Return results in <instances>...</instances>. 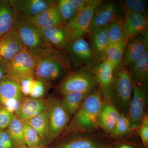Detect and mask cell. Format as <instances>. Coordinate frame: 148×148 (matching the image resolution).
Returning <instances> with one entry per match:
<instances>
[{
	"mask_svg": "<svg viewBox=\"0 0 148 148\" xmlns=\"http://www.w3.org/2000/svg\"><path fill=\"white\" fill-rule=\"evenodd\" d=\"M7 132L16 147H26L24 140V122L13 114Z\"/></svg>",
	"mask_w": 148,
	"mask_h": 148,
	"instance_id": "27",
	"label": "cell"
},
{
	"mask_svg": "<svg viewBox=\"0 0 148 148\" xmlns=\"http://www.w3.org/2000/svg\"><path fill=\"white\" fill-rule=\"evenodd\" d=\"M65 50L69 54L72 67L75 70L90 71L99 62L90 42L84 37L72 40Z\"/></svg>",
	"mask_w": 148,
	"mask_h": 148,
	"instance_id": "5",
	"label": "cell"
},
{
	"mask_svg": "<svg viewBox=\"0 0 148 148\" xmlns=\"http://www.w3.org/2000/svg\"><path fill=\"white\" fill-rule=\"evenodd\" d=\"M52 0H11L16 13L30 21L38 14L57 2Z\"/></svg>",
	"mask_w": 148,
	"mask_h": 148,
	"instance_id": "14",
	"label": "cell"
},
{
	"mask_svg": "<svg viewBox=\"0 0 148 148\" xmlns=\"http://www.w3.org/2000/svg\"><path fill=\"white\" fill-rule=\"evenodd\" d=\"M13 114L5 108H0V130L7 128Z\"/></svg>",
	"mask_w": 148,
	"mask_h": 148,
	"instance_id": "38",
	"label": "cell"
},
{
	"mask_svg": "<svg viewBox=\"0 0 148 148\" xmlns=\"http://www.w3.org/2000/svg\"><path fill=\"white\" fill-rule=\"evenodd\" d=\"M18 84L7 76L0 81V106L14 114L24 98Z\"/></svg>",
	"mask_w": 148,
	"mask_h": 148,
	"instance_id": "12",
	"label": "cell"
},
{
	"mask_svg": "<svg viewBox=\"0 0 148 148\" xmlns=\"http://www.w3.org/2000/svg\"><path fill=\"white\" fill-rule=\"evenodd\" d=\"M147 99L148 88L140 87L133 82L132 97L126 114L132 130L138 129L141 125L145 114Z\"/></svg>",
	"mask_w": 148,
	"mask_h": 148,
	"instance_id": "9",
	"label": "cell"
},
{
	"mask_svg": "<svg viewBox=\"0 0 148 148\" xmlns=\"http://www.w3.org/2000/svg\"><path fill=\"white\" fill-rule=\"evenodd\" d=\"M14 27L18 32L24 50L35 58H39L46 53L57 50L48 45L39 29L18 14Z\"/></svg>",
	"mask_w": 148,
	"mask_h": 148,
	"instance_id": "3",
	"label": "cell"
},
{
	"mask_svg": "<svg viewBox=\"0 0 148 148\" xmlns=\"http://www.w3.org/2000/svg\"><path fill=\"white\" fill-rule=\"evenodd\" d=\"M127 69L132 82L135 85L140 87H147L148 51Z\"/></svg>",
	"mask_w": 148,
	"mask_h": 148,
	"instance_id": "21",
	"label": "cell"
},
{
	"mask_svg": "<svg viewBox=\"0 0 148 148\" xmlns=\"http://www.w3.org/2000/svg\"><path fill=\"white\" fill-rule=\"evenodd\" d=\"M39 29L48 45L56 50H65L72 40L71 34L66 24Z\"/></svg>",
	"mask_w": 148,
	"mask_h": 148,
	"instance_id": "13",
	"label": "cell"
},
{
	"mask_svg": "<svg viewBox=\"0 0 148 148\" xmlns=\"http://www.w3.org/2000/svg\"><path fill=\"white\" fill-rule=\"evenodd\" d=\"M16 15L11 0H0V37L14 28Z\"/></svg>",
	"mask_w": 148,
	"mask_h": 148,
	"instance_id": "22",
	"label": "cell"
},
{
	"mask_svg": "<svg viewBox=\"0 0 148 148\" xmlns=\"http://www.w3.org/2000/svg\"><path fill=\"white\" fill-rule=\"evenodd\" d=\"M140 138L143 145L145 147L148 146V116L145 114L141 125L138 128Z\"/></svg>",
	"mask_w": 148,
	"mask_h": 148,
	"instance_id": "37",
	"label": "cell"
},
{
	"mask_svg": "<svg viewBox=\"0 0 148 148\" xmlns=\"http://www.w3.org/2000/svg\"><path fill=\"white\" fill-rule=\"evenodd\" d=\"M123 16L130 13L141 14L147 16V3L143 0H125L120 2Z\"/></svg>",
	"mask_w": 148,
	"mask_h": 148,
	"instance_id": "30",
	"label": "cell"
},
{
	"mask_svg": "<svg viewBox=\"0 0 148 148\" xmlns=\"http://www.w3.org/2000/svg\"><path fill=\"white\" fill-rule=\"evenodd\" d=\"M24 140L27 147L40 148L42 142L36 130L24 122Z\"/></svg>",
	"mask_w": 148,
	"mask_h": 148,
	"instance_id": "34",
	"label": "cell"
},
{
	"mask_svg": "<svg viewBox=\"0 0 148 148\" xmlns=\"http://www.w3.org/2000/svg\"><path fill=\"white\" fill-rule=\"evenodd\" d=\"M16 146L7 131H0V148H14Z\"/></svg>",
	"mask_w": 148,
	"mask_h": 148,
	"instance_id": "39",
	"label": "cell"
},
{
	"mask_svg": "<svg viewBox=\"0 0 148 148\" xmlns=\"http://www.w3.org/2000/svg\"><path fill=\"white\" fill-rule=\"evenodd\" d=\"M148 51V34L128 39L125 48L123 65L129 68Z\"/></svg>",
	"mask_w": 148,
	"mask_h": 148,
	"instance_id": "16",
	"label": "cell"
},
{
	"mask_svg": "<svg viewBox=\"0 0 148 148\" xmlns=\"http://www.w3.org/2000/svg\"><path fill=\"white\" fill-rule=\"evenodd\" d=\"M104 99L99 88L92 90L74 114L68 128L69 132L86 133L98 129V116Z\"/></svg>",
	"mask_w": 148,
	"mask_h": 148,
	"instance_id": "2",
	"label": "cell"
},
{
	"mask_svg": "<svg viewBox=\"0 0 148 148\" xmlns=\"http://www.w3.org/2000/svg\"><path fill=\"white\" fill-rule=\"evenodd\" d=\"M49 130L47 140H54L67 127L71 115L64 108L61 100L52 98L48 100Z\"/></svg>",
	"mask_w": 148,
	"mask_h": 148,
	"instance_id": "7",
	"label": "cell"
},
{
	"mask_svg": "<svg viewBox=\"0 0 148 148\" xmlns=\"http://www.w3.org/2000/svg\"><path fill=\"white\" fill-rule=\"evenodd\" d=\"M131 130H132L131 124L126 114L120 113L117 121L110 133L113 138H120Z\"/></svg>",
	"mask_w": 148,
	"mask_h": 148,
	"instance_id": "32",
	"label": "cell"
},
{
	"mask_svg": "<svg viewBox=\"0 0 148 148\" xmlns=\"http://www.w3.org/2000/svg\"><path fill=\"white\" fill-rule=\"evenodd\" d=\"M1 106H0V108H1Z\"/></svg>",
	"mask_w": 148,
	"mask_h": 148,
	"instance_id": "45",
	"label": "cell"
},
{
	"mask_svg": "<svg viewBox=\"0 0 148 148\" xmlns=\"http://www.w3.org/2000/svg\"><path fill=\"white\" fill-rule=\"evenodd\" d=\"M116 148H137L135 146L130 144L123 143L119 145Z\"/></svg>",
	"mask_w": 148,
	"mask_h": 148,
	"instance_id": "42",
	"label": "cell"
},
{
	"mask_svg": "<svg viewBox=\"0 0 148 148\" xmlns=\"http://www.w3.org/2000/svg\"><path fill=\"white\" fill-rule=\"evenodd\" d=\"M110 43H116L128 40L126 38L123 26V17L116 20L108 26Z\"/></svg>",
	"mask_w": 148,
	"mask_h": 148,
	"instance_id": "31",
	"label": "cell"
},
{
	"mask_svg": "<svg viewBox=\"0 0 148 148\" xmlns=\"http://www.w3.org/2000/svg\"><path fill=\"white\" fill-rule=\"evenodd\" d=\"M0 131H1V130H0Z\"/></svg>",
	"mask_w": 148,
	"mask_h": 148,
	"instance_id": "46",
	"label": "cell"
},
{
	"mask_svg": "<svg viewBox=\"0 0 148 148\" xmlns=\"http://www.w3.org/2000/svg\"><path fill=\"white\" fill-rule=\"evenodd\" d=\"M56 3L38 14L30 21L39 29L50 28L65 24L57 9Z\"/></svg>",
	"mask_w": 148,
	"mask_h": 148,
	"instance_id": "20",
	"label": "cell"
},
{
	"mask_svg": "<svg viewBox=\"0 0 148 148\" xmlns=\"http://www.w3.org/2000/svg\"><path fill=\"white\" fill-rule=\"evenodd\" d=\"M91 92L77 91L66 93L62 95L61 103L70 115H74Z\"/></svg>",
	"mask_w": 148,
	"mask_h": 148,
	"instance_id": "25",
	"label": "cell"
},
{
	"mask_svg": "<svg viewBox=\"0 0 148 148\" xmlns=\"http://www.w3.org/2000/svg\"><path fill=\"white\" fill-rule=\"evenodd\" d=\"M24 47L15 27L0 37V57L9 61L19 52Z\"/></svg>",
	"mask_w": 148,
	"mask_h": 148,
	"instance_id": "17",
	"label": "cell"
},
{
	"mask_svg": "<svg viewBox=\"0 0 148 148\" xmlns=\"http://www.w3.org/2000/svg\"><path fill=\"white\" fill-rule=\"evenodd\" d=\"M123 26L127 39L148 34V18L147 15L130 13L123 16Z\"/></svg>",
	"mask_w": 148,
	"mask_h": 148,
	"instance_id": "19",
	"label": "cell"
},
{
	"mask_svg": "<svg viewBox=\"0 0 148 148\" xmlns=\"http://www.w3.org/2000/svg\"><path fill=\"white\" fill-rule=\"evenodd\" d=\"M93 0H70L77 12L80 11L86 7Z\"/></svg>",
	"mask_w": 148,
	"mask_h": 148,
	"instance_id": "40",
	"label": "cell"
},
{
	"mask_svg": "<svg viewBox=\"0 0 148 148\" xmlns=\"http://www.w3.org/2000/svg\"><path fill=\"white\" fill-rule=\"evenodd\" d=\"M26 123L36 130L42 142L47 140L49 130V111L48 109L41 112Z\"/></svg>",
	"mask_w": 148,
	"mask_h": 148,
	"instance_id": "28",
	"label": "cell"
},
{
	"mask_svg": "<svg viewBox=\"0 0 148 148\" xmlns=\"http://www.w3.org/2000/svg\"><path fill=\"white\" fill-rule=\"evenodd\" d=\"M72 68L70 57L66 50L53 51L37 58L34 78L49 85L64 78Z\"/></svg>",
	"mask_w": 148,
	"mask_h": 148,
	"instance_id": "1",
	"label": "cell"
},
{
	"mask_svg": "<svg viewBox=\"0 0 148 148\" xmlns=\"http://www.w3.org/2000/svg\"><path fill=\"white\" fill-rule=\"evenodd\" d=\"M114 71L113 66L104 58L90 70L105 101L109 100V89L113 78Z\"/></svg>",
	"mask_w": 148,
	"mask_h": 148,
	"instance_id": "15",
	"label": "cell"
},
{
	"mask_svg": "<svg viewBox=\"0 0 148 148\" xmlns=\"http://www.w3.org/2000/svg\"><path fill=\"white\" fill-rule=\"evenodd\" d=\"M96 140L84 136H78L60 144L56 148H101Z\"/></svg>",
	"mask_w": 148,
	"mask_h": 148,
	"instance_id": "29",
	"label": "cell"
},
{
	"mask_svg": "<svg viewBox=\"0 0 148 148\" xmlns=\"http://www.w3.org/2000/svg\"><path fill=\"white\" fill-rule=\"evenodd\" d=\"M127 40L116 43H110L106 51L104 58L113 66L114 70L123 65L125 48Z\"/></svg>",
	"mask_w": 148,
	"mask_h": 148,
	"instance_id": "26",
	"label": "cell"
},
{
	"mask_svg": "<svg viewBox=\"0 0 148 148\" xmlns=\"http://www.w3.org/2000/svg\"><path fill=\"white\" fill-rule=\"evenodd\" d=\"M47 107L48 101L45 99L24 97L14 114L22 121L26 122Z\"/></svg>",
	"mask_w": 148,
	"mask_h": 148,
	"instance_id": "18",
	"label": "cell"
},
{
	"mask_svg": "<svg viewBox=\"0 0 148 148\" xmlns=\"http://www.w3.org/2000/svg\"><path fill=\"white\" fill-rule=\"evenodd\" d=\"M56 5L59 14L65 24L72 21L78 13L70 0L57 1Z\"/></svg>",
	"mask_w": 148,
	"mask_h": 148,
	"instance_id": "33",
	"label": "cell"
},
{
	"mask_svg": "<svg viewBox=\"0 0 148 148\" xmlns=\"http://www.w3.org/2000/svg\"><path fill=\"white\" fill-rule=\"evenodd\" d=\"M105 148H113L112 147H106Z\"/></svg>",
	"mask_w": 148,
	"mask_h": 148,
	"instance_id": "44",
	"label": "cell"
},
{
	"mask_svg": "<svg viewBox=\"0 0 148 148\" xmlns=\"http://www.w3.org/2000/svg\"><path fill=\"white\" fill-rule=\"evenodd\" d=\"M120 113L109 101H104L99 112L98 124L106 132L110 133L116 123Z\"/></svg>",
	"mask_w": 148,
	"mask_h": 148,
	"instance_id": "24",
	"label": "cell"
},
{
	"mask_svg": "<svg viewBox=\"0 0 148 148\" xmlns=\"http://www.w3.org/2000/svg\"><path fill=\"white\" fill-rule=\"evenodd\" d=\"M37 59L24 49L9 61L7 76L16 82L24 78H34Z\"/></svg>",
	"mask_w": 148,
	"mask_h": 148,
	"instance_id": "10",
	"label": "cell"
},
{
	"mask_svg": "<svg viewBox=\"0 0 148 148\" xmlns=\"http://www.w3.org/2000/svg\"><path fill=\"white\" fill-rule=\"evenodd\" d=\"M108 29V26L95 29L88 34L90 45L99 62L104 58L110 44Z\"/></svg>",
	"mask_w": 148,
	"mask_h": 148,
	"instance_id": "23",
	"label": "cell"
},
{
	"mask_svg": "<svg viewBox=\"0 0 148 148\" xmlns=\"http://www.w3.org/2000/svg\"><path fill=\"white\" fill-rule=\"evenodd\" d=\"M133 82L129 70L122 65L114 72L109 91V101L120 113L126 114L132 95Z\"/></svg>",
	"mask_w": 148,
	"mask_h": 148,
	"instance_id": "4",
	"label": "cell"
},
{
	"mask_svg": "<svg viewBox=\"0 0 148 148\" xmlns=\"http://www.w3.org/2000/svg\"><path fill=\"white\" fill-rule=\"evenodd\" d=\"M47 85L42 82L34 79L29 97L36 99L42 98L46 91Z\"/></svg>",
	"mask_w": 148,
	"mask_h": 148,
	"instance_id": "35",
	"label": "cell"
},
{
	"mask_svg": "<svg viewBox=\"0 0 148 148\" xmlns=\"http://www.w3.org/2000/svg\"><path fill=\"white\" fill-rule=\"evenodd\" d=\"M34 79V78L27 77L21 79L16 82L24 97H29Z\"/></svg>",
	"mask_w": 148,
	"mask_h": 148,
	"instance_id": "36",
	"label": "cell"
},
{
	"mask_svg": "<svg viewBox=\"0 0 148 148\" xmlns=\"http://www.w3.org/2000/svg\"><path fill=\"white\" fill-rule=\"evenodd\" d=\"M102 0H93L80 11L77 13L75 18L66 24L71 32L72 40L84 37L89 33L94 12Z\"/></svg>",
	"mask_w": 148,
	"mask_h": 148,
	"instance_id": "11",
	"label": "cell"
},
{
	"mask_svg": "<svg viewBox=\"0 0 148 148\" xmlns=\"http://www.w3.org/2000/svg\"><path fill=\"white\" fill-rule=\"evenodd\" d=\"M30 148L27 147H21V148Z\"/></svg>",
	"mask_w": 148,
	"mask_h": 148,
	"instance_id": "43",
	"label": "cell"
},
{
	"mask_svg": "<svg viewBox=\"0 0 148 148\" xmlns=\"http://www.w3.org/2000/svg\"><path fill=\"white\" fill-rule=\"evenodd\" d=\"M98 86L94 76L88 70L71 71L57 85V91L61 95L77 91L92 92Z\"/></svg>",
	"mask_w": 148,
	"mask_h": 148,
	"instance_id": "6",
	"label": "cell"
},
{
	"mask_svg": "<svg viewBox=\"0 0 148 148\" xmlns=\"http://www.w3.org/2000/svg\"><path fill=\"white\" fill-rule=\"evenodd\" d=\"M9 61L0 57V81L7 76Z\"/></svg>",
	"mask_w": 148,
	"mask_h": 148,
	"instance_id": "41",
	"label": "cell"
},
{
	"mask_svg": "<svg viewBox=\"0 0 148 148\" xmlns=\"http://www.w3.org/2000/svg\"><path fill=\"white\" fill-rule=\"evenodd\" d=\"M123 16L120 3L102 1L95 9L88 34L95 29L108 27Z\"/></svg>",
	"mask_w": 148,
	"mask_h": 148,
	"instance_id": "8",
	"label": "cell"
}]
</instances>
